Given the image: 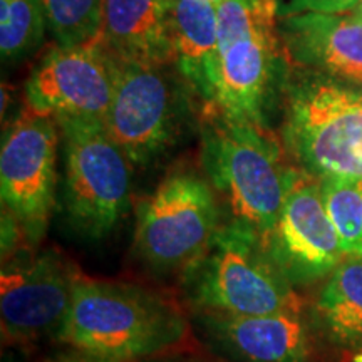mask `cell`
Wrapping results in <instances>:
<instances>
[{
    "mask_svg": "<svg viewBox=\"0 0 362 362\" xmlns=\"http://www.w3.org/2000/svg\"><path fill=\"white\" fill-rule=\"evenodd\" d=\"M218 205L200 176L166 178L138 208L134 248L155 269L187 267L218 232Z\"/></svg>",
    "mask_w": 362,
    "mask_h": 362,
    "instance_id": "obj_7",
    "label": "cell"
},
{
    "mask_svg": "<svg viewBox=\"0 0 362 362\" xmlns=\"http://www.w3.org/2000/svg\"><path fill=\"white\" fill-rule=\"evenodd\" d=\"M203 2H208V4H214L215 7H218L220 4H223V2H226V0H203Z\"/></svg>",
    "mask_w": 362,
    "mask_h": 362,
    "instance_id": "obj_24",
    "label": "cell"
},
{
    "mask_svg": "<svg viewBox=\"0 0 362 362\" xmlns=\"http://www.w3.org/2000/svg\"><path fill=\"white\" fill-rule=\"evenodd\" d=\"M183 288L200 312L264 315L300 312L291 280L250 226H220L208 247L183 270Z\"/></svg>",
    "mask_w": 362,
    "mask_h": 362,
    "instance_id": "obj_3",
    "label": "cell"
},
{
    "mask_svg": "<svg viewBox=\"0 0 362 362\" xmlns=\"http://www.w3.org/2000/svg\"><path fill=\"white\" fill-rule=\"evenodd\" d=\"M57 128L52 117L25 110L2 139V203L34 245L44 238L56 205Z\"/></svg>",
    "mask_w": 362,
    "mask_h": 362,
    "instance_id": "obj_8",
    "label": "cell"
},
{
    "mask_svg": "<svg viewBox=\"0 0 362 362\" xmlns=\"http://www.w3.org/2000/svg\"><path fill=\"white\" fill-rule=\"evenodd\" d=\"M317 309L334 336L344 342L362 341V259L337 267Z\"/></svg>",
    "mask_w": 362,
    "mask_h": 362,
    "instance_id": "obj_17",
    "label": "cell"
},
{
    "mask_svg": "<svg viewBox=\"0 0 362 362\" xmlns=\"http://www.w3.org/2000/svg\"><path fill=\"white\" fill-rule=\"evenodd\" d=\"M185 334L183 314L158 293L81 277L57 337L76 351L126 362L161 354Z\"/></svg>",
    "mask_w": 362,
    "mask_h": 362,
    "instance_id": "obj_1",
    "label": "cell"
},
{
    "mask_svg": "<svg viewBox=\"0 0 362 362\" xmlns=\"http://www.w3.org/2000/svg\"><path fill=\"white\" fill-rule=\"evenodd\" d=\"M52 362H115V361L103 359V357H98V356H93V354H86V352L78 351L76 354L59 356L57 359H54Z\"/></svg>",
    "mask_w": 362,
    "mask_h": 362,
    "instance_id": "obj_22",
    "label": "cell"
},
{
    "mask_svg": "<svg viewBox=\"0 0 362 362\" xmlns=\"http://www.w3.org/2000/svg\"><path fill=\"white\" fill-rule=\"evenodd\" d=\"M173 0H104L99 40L112 59L166 66L173 62Z\"/></svg>",
    "mask_w": 362,
    "mask_h": 362,
    "instance_id": "obj_15",
    "label": "cell"
},
{
    "mask_svg": "<svg viewBox=\"0 0 362 362\" xmlns=\"http://www.w3.org/2000/svg\"><path fill=\"white\" fill-rule=\"evenodd\" d=\"M47 29L57 45H78L99 37L104 0H42Z\"/></svg>",
    "mask_w": 362,
    "mask_h": 362,
    "instance_id": "obj_20",
    "label": "cell"
},
{
    "mask_svg": "<svg viewBox=\"0 0 362 362\" xmlns=\"http://www.w3.org/2000/svg\"><path fill=\"white\" fill-rule=\"evenodd\" d=\"M264 240L291 282L329 274L346 255L325 211L320 185L304 176L288 192L277 225Z\"/></svg>",
    "mask_w": 362,
    "mask_h": 362,
    "instance_id": "obj_12",
    "label": "cell"
},
{
    "mask_svg": "<svg viewBox=\"0 0 362 362\" xmlns=\"http://www.w3.org/2000/svg\"><path fill=\"white\" fill-rule=\"evenodd\" d=\"M45 27L42 0H0V52L4 61L19 59L37 47Z\"/></svg>",
    "mask_w": 362,
    "mask_h": 362,
    "instance_id": "obj_19",
    "label": "cell"
},
{
    "mask_svg": "<svg viewBox=\"0 0 362 362\" xmlns=\"http://www.w3.org/2000/svg\"><path fill=\"white\" fill-rule=\"evenodd\" d=\"M284 52L339 83L362 84V19L349 12H302L280 17Z\"/></svg>",
    "mask_w": 362,
    "mask_h": 362,
    "instance_id": "obj_13",
    "label": "cell"
},
{
    "mask_svg": "<svg viewBox=\"0 0 362 362\" xmlns=\"http://www.w3.org/2000/svg\"><path fill=\"white\" fill-rule=\"evenodd\" d=\"M354 13H357V16L361 17L362 19V0H359V4H357V6L354 7V11H352Z\"/></svg>",
    "mask_w": 362,
    "mask_h": 362,
    "instance_id": "obj_23",
    "label": "cell"
},
{
    "mask_svg": "<svg viewBox=\"0 0 362 362\" xmlns=\"http://www.w3.org/2000/svg\"><path fill=\"white\" fill-rule=\"evenodd\" d=\"M112 84V57L101 40L56 45L25 83V110L56 121L104 124Z\"/></svg>",
    "mask_w": 362,
    "mask_h": 362,
    "instance_id": "obj_10",
    "label": "cell"
},
{
    "mask_svg": "<svg viewBox=\"0 0 362 362\" xmlns=\"http://www.w3.org/2000/svg\"><path fill=\"white\" fill-rule=\"evenodd\" d=\"M284 139L310 175L362 178V93L330 79L291 89Z\"/></svg>",
    "mask_w": 362,
    "mask_h": 362,
    "instance_id": "obj_5",
    "label": "cell"
},
{
    "mask_svg": "<svg viewBox=\"0 0 362 362\" xmlns=\"http://www.w3.org/2000/svg\"><path fill=\"white\" fill-rule=\"evenodd\" d=\"M202 163L233 221L267 237L277 225L298 173L284 161L275 136L262 126L208 110L202 131Z\"/></svg>",
    "mask_w": 362,
    "mask_h": 362,
    "instance_id": "obj_2",
    "label": "cell"
},
{
    "mask_svg": "<svg viewBox=\"0 0 362 362\" xmlns=\"http://www.w3.org/2000/svg\"><path fill=\"white\" fill-rule=\"evenodd\" d=\"M171 30L180 74L198 99L215 107L220 89L218 11L203 0H173Z\"/></svg>",
    "mask_w": 362,
    "mask_h": 362,
    "instance_id": "obj_16",
    "label": "cell"
},
{
    "mask_svg": "<svg viewBox=\"0 0 362 362\" xmlns=\"http://www.w3.org/2000/svg\"><path fill=\"white\" fill-rule=\"evenodd\" d=\"M112 71L115 84L104 126L131 165H148L173 141L178 93L163 66L112 59Z\"/></svg>",
    "mask_w": 362,
    "mask_h": 362,
    "instance_id": "obj_9",
    "label": "cell"
},
{
    "mask_svg": "<svg viewBox=\"0 0 362 362\" xmlns=\"http://www.w3.org/2000/svg\"><path fill=\"white\" fill-rule=\"evenodd\" d=\"M320 193L344 253L362 259V178H322Z\"/></svg>",
    "mask_w": 362,
    "mask_h": 362,
    "instance_id": "obj_18",
    "label": "cell"
},
{
    "mask_svg": "<svg viewBox=\"0 0 362 362\" xmlns=\"http://www.w3.org/2000/svg\"><path fill=\"white\" fill-rule=\"evenodd\" d=\"M208 342L237 362H307L310 336L298 312L226 315L202 312Z\"/></svg>",
    "mask_w": 362,
    "mask_h": 362,
    "instance_id": "obj_14",
    "label": "cell"
},
{
    "mask_svg": "<svg viewBox=\"0 0 362 362\" xmlns=\"http://www.w3.org/2000/svg\"><path fill=\"white\" fill-rule=\"evenodd\" d=\"M218 11L221 115L267 128L275 90L282 79L279 8L274 0H226Z\"/></svg>",
    "mask_w": 362,
    "mask_h": 362,
    "instance_id": "obj_4",
    "label": "cell"
},
{
    "mask_svg": "<svg viewBox=\"0 0 362 362\" xmlns=\"http://www.w3.org/2000/svg\"><path fill=\"white\" fill-rule=\"evenodd\" d=\"M81 275L61 253L17 257L4 265L0 315L11 341H35L61 330Z\"/></svg>",
    "mask_w": 362,
    "mask_h": 362,
    "instance_id": "obj_11",
    "label": "cell"
},
{
    "mask_svg": "<svg viewBox=\"0 0 362 362\" xmlns=\"http://www.w3.org/2000/svg\"><path fill=\"white\" fill-rule=\"evenodd\" d=\"M277 4L279 17L302 12H349L359 0H274Z\"/></svg>",
    "mask_w": 362,
    "mask_h": 362,
    "instance_id": "obj_21",
    "label": "cell"
},
{
    "mask_svg": "<svg viewBox=\"0 0 362 362\" xmlns=\"http://www.w3.org/2000/svg\"><path fill=\"white\" fill-rule=\"evenodd\" d=\"M56 123L62 136V202L67 220L83 237H107L128 211L131 163L103 123Z\"/></svg>",
    "mask_w": 362,
    "mask_h": 362,
    "instance_id": "obj_6",
    "label": "cell"
}]
</instances>
